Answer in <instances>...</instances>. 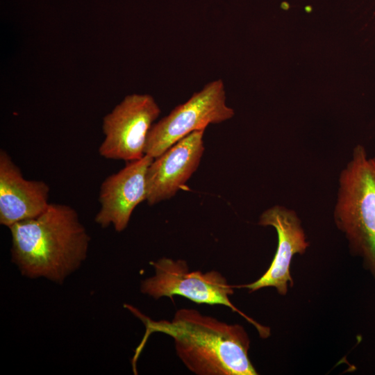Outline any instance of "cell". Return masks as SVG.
<instances>
[{
	"mask_svg": "<svg viewBox=\"0 0 375 375\" xmlns=\"http://www.w3.org/2000/svg\"><path fill=\"white\" fill-rule=\"evenodd\" d=\"M12 261L29 278L61 284L85 260L90 237L72 207L49 203L39 216L9 227Z\"/></svg>",
	"mask_w": 375,
	"mask_h": 375,
	"instance_id": "cell-2",
	"label": "cell"
},
{
	"mask_svg": "<svg viewBox=\"0 0 375 375\" xmlns=\"http://www.w3.org/2000/svg\"><path fill=\"white\" fill-rule=\"evenodd\" d=\"M145 327L132 358L133 372L150 335L170 336L176 353L185 366L197 375H256L249 358L250 339L240 324H229L190 308L178 310L171 320H153L135 307L124 304Z\"/></svg>",
	"mask_w": 375,
	"mask_h": 375,
	"instance_id": "cell-1",
	"label": "cell"
},
{
	"mask_svg": "<svg viewBox=\"0 0 375 375\" xmlns=\"http://www.w3.org/2000/svg\"><path fill=\"white\" fill-rule=\"evenodd\" d=\"M333 217L351 251L375 279V157L362 145L353 148L340 174Z\"/></svg>",
	"mask_w": 375,
	"mask_h": 375,
	"instance_id": "cell-3",
	"label": "cell"
},
{
	"mask_svg": "<svg viewBox=\"0 0 375 375\" xmlns=\"http://www.w3.org/2000/svg\"><path fill=\"white\" fill-rule=\"evenodd\" d=\"M155 274L143 280L142 294L158 299L162 297L181 296L197 303L222 305L239 313L253 325L262 338L270 335L269 327L264 326L240 311L231 301L235 285L229 284L219 272L190 271L188 262L181 259L162 258L151 262Z\"/></svg>",
	"mask_w": 375,
	"mask_h": 375,
	"instance_id": "cell-4",
	"label": "cell"
},
{
	"mask_svg": "<svg viewBox=\"0 0 375 375\" xmlns=\"http://www.w3.org/2000/svg\"><path fill=\"white\" fill-rule=\"evenodd\" d=\"M49 186L43 181L27 180L10 155L0 151V224H14L42 214L48 207Z\"/></svg>",
	"mask_w": 375,
	"mask_h": 375,
	"instance_id": "cell-10",
	"label": "cell"
},
{
	"mask_svg": "<svg viewBox=\"0 0 375 375\" xmlns=\"http://www.w3.org/2000/svg\"><path fill=\"white\" fill-rule=\"evenodd\" d=\"M258 224L272 226L277 233L278 244L274 257L268 269L258 279L235 288H246L253 292L273 287L279 294L285 295L289 285L292 287L294 284L290 269L292 260L295 254H303L309 246L301 222L294 210L275 205L260 215Z\"/></svg>",
	"mask_w": 375,
	"mask_h": 375,
	"instance_id": "cell-7",
	"label": "cell"
},
{
	"mask_svg": "<svg viewBox=\"0 0 375 375\" xmlns=\"http://www.w3.org/2000/svg\"><path fill=\"white\" fill-rule=\"evenodd\" d=\"M205 130L191 133L153 158L147 172V199L154 205L174 197L199 167Z\"/></svg>",
	"mask_w": 375,
	"mask_h": 375,
	"instance_id": "cell-9",
	"label": "cell"
},
{
	"mask_svg": "<svg viewBox=\"0 0 375 375\" xmlns=\"http://www.w3.org/2000/svg\"><path fill=\"white\" fill-rule=\"evenodd\" d=\"M153 160L145 154L102 182L101 207L94 219L101 227L112 225L117 232L127 227L134 209L147 199V172Z\"/></svg>",
	"mask_w": 375,
	"mask_h": 375,
	"instance_id": "cell-8",
	"label": "cell"
},
{
	"mask_svg": "<svg viewBox=\"0 0 375 375\" xmlns=\"http://www.w3.org/2000/svg\"><path fill=\"white\" fill-rule=\"evenodd\" d=\"M233 115V110L226 104L224 82L212 81L153 124L145 154L155 158L191 133L205 130L209 124L222 123Z\"/></svg>",
	"mask_w": 375,
	"mask_h": 375,
	"instance_id": "cell-5",
	"label": "cell"
},
{
	"mask_svg": "<svg viewBox=\"0 0 375 375\" xmlns=\"http://www.w3.org/2000/svg\"><path fill=\"white\" fill-rule=\"evenodd\" d=\"M160 114V108L150 94L125 97L103 119L105 138L99 147V155L126 162L142 158L149 133Z\"/></svg>",
	"mask_w": 375,
	"mask_h": 375,
	"instance_id": "cell-6",
	"label": "cell"
}]
</instances>
